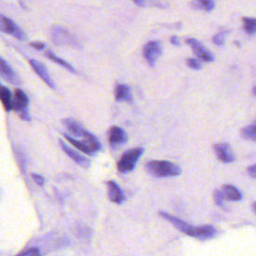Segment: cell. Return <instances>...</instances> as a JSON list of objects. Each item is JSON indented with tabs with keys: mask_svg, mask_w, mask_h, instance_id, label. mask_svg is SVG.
<instances>
[{
	"mask_svg": "<svg viewBox=\"0 0 256 256\" xmlns=\"http://www.w3.org/2000/svg\"><path fill=\"white\" fill-rule=\"evenodd\" d=\"M159 215L166 219L167 221H169L170 223H172L178 230H180L181 232H183L189 236L192 237H196V238L199 239H208L213 237L216 234V229L211 226V225H202V226H192L186 222H184L183 220H181V219L172 216L166 212H159Z\"/></svg>",
	"mask_w": 256,
	"mask_h": 256,
	"instance_id": "cell-1",
	"label": "cell"
},
{
	"mask_svg": "<svg viewBox=\"0 0 256 256\" xmlns=\"http://www.w3.org/2000/svg\"><path fill=\"white\" fill-rule=\"evenodd\" d=\"M145 168L154 177H174L181 173V168L177 164L164 160L148 161L146 163Z\"/></svg>",
	"mask_w": 256,
	"mask_h": 256,
	"instance_id": "cell-2",
	"label": "cell"
},
{
	"mask_svg": "<svg viewBox=\"0 0 256 256\" xmlns=\"http://www.w3.org/2000/svg\"><path fill=\"white\" fill-rule=\"evenodd\" d=\"M143 152L144 149L142 147H136L125 151L117 162L118 171L123 174L131 172L135 168L136 164Z\"/></svg>",
	"mask_w": 256,
	"mask_h": 256,
	"instance_id": "cell-3",
	"label": "cell"
},
{
	"mask_svg": "<svg viewBox=\"0 0 256 256\" xmlns=\"http://www.w3.org/2000/svg\"><path fill=\"white\" fill-rule=\"evenodd\" d=\"M28 103L29 98L24 91L17 88L15 89L13 98V109L19 114L20 118L25 121H30V115L28 113Z\"/></svg>",
	"mask_w": 256,
	"mask_h": 256,
	"instance_id": "cell-4",
	"label": "cell"
},
{
	"mask_svg": "<svg viewBox=\"0 0 256 256\" xmlns=\"http://www.w3.org/2000/svg\"><path fill=\"white\" fill-rule=\"evenodd\" d=\"M162 54V45L159 41H149L143 46V56L147 63L153 67Z\"/></svg>",
	"mask_w": 256,
	"mask_h": 256,
	"instance_id": "cell-5",
	"label": "cell"
},
{
	"mask_svg": "<svg viewBox=\"0 0 256 256\" xmlns=\"http://www.w3.org/2000/svg\"><path fill=\"white\" fill-rule=\"evenodd\" d=\"M51 38L55 45H76L73 36L64 28L59 26H53L51 29Z\"/></svg>",
	"mask_w": 256,
	"mask_h": 256,
	"instance_id": "cell-6",
	"label": "cell"
},
{
	"mask_svg": "<svg viewBox=\"0 0 256 256\" xmlns=\"http://www.w3.org/2000/svg\"><path fill=\"white\" fill-rule=\"evenodd\" d=\"M186 43L191 47L192 51L199 59L205 62H212L214 60L213 54L208 49H206V47L202 43H200L197 39L187 38Z\"/></svg>",
	"mask_w": 256,
	"mask_h": 256,
	"instance_id": "cell-7",
	"label": "cell"
},
{
	"mask_svg": "<svg viewBox=\"0 0 256 256\" xmlns=\"http://www.w3.org/2000/svg\"><path fill=\"white\" fill-rule=\"evenodd\" d=\"M0 19H1V29L3 32L12 35L13 37L17 38L18 40H25L26 39V35L25 33L22 31V29L16 25L10 18L1 15L0 17Z\"/></svg>",
	"mask_w": 256,
	"mask_h": 256,
	"instance_id": "cell-8",
	"label": "cell"
},
{
	"mask_svg": "<svg viewBox=\"0 0 256 256\" xmlns=\"http://www.w3.org/2000/svg\"><path fill=\"white\" fill-rule=\"evenodd\" d=\"M128 140L127 133L119 126H111L108 131V141L111 147L116 148L125 144Z\"/></svg>",
	"mask_w": 256,
	"mask_h": 256,
	"instance_id": "cell-9",
	"label": "cell"
},
{
	"mask_svg": "<svg viewBox=\"0 0 256 256\" xmlns=\"http://www.w3.org/2000/svg\"><path fill=\"white\" fill-rule=\"evenodd\" d=\"M213 150L218 158V160H220L223 163H229L234 161L235 157L234 154L231 150L230 145L228 143H217L214 144Z\"/></svg>",
	"mask_w": 256,
	"mask_h": 256,
	"instance_id": "cell-10",
	"label": "cell"
},
{
	"mask_svg": "<svg viewBox=\"0 0 256 256\" xmlns=\"http://www.w3.org/2000/svg\"><path fill=\"white\" fill-rule=\"evenodd\" d=\"M29 63L33 68V70L36 72V74H37L46 83V85H48L52 89H55V84H54V82L52 81L48 73V70L43 63L35 59H29Z\"/></svg>",
	"mask_w": 256,
	"mask_h": 256,
	"instance_id": "cell-11",
	"label": "cell"
},
{
	"mask_svg": "<svg viewBox=\"0 0 256 256\" xmlns=\"http://www.w3.org/2000/svg\"><path fill=\"white\" fill-rule=\"evenodd\" d=\"M0 71H1V76L7 82L13 85H20L21 80L18 76L17 73L13 70V68L5 61L4 58H1V63H0Z\"/></svg>",
	"mask_w": 256,
	"mask_h": 256,
	"instance_id": "cell-12",
	"label": "cell"
},
{
	"mask_svg": "<svg viewBox=\"0 0 256 256\" xmlns=\"http://www.w3.org/2000/svg\"><path fill=\"white\" fill-rule=\"evenodd\" d=\"M59 144H60V147L62 148V150L65 152V154L70 157L73 161H74L75 163H77L78 165L84 167V168H88L90 166V161L84 157L83 155L77 153L75 150H73L71 147H69V146L64 143L62 140H59Z\"/></svg>",
	"mask_w": 256,
	"mask_h": 256,
	"instance_id": "cell-13",
	"label": "cell"
},
{
	"mask_svg": "<svg viewBox=\"0 0 256 256\" xmlns=\"http://www.w3.org/2000/svg\"><path fill=\"white\" fill-rule=\"evenodd\" d=\"M106 184L108 189V197L110 201L116 204L122 203L125 199V196L119 185L114 181H107Z\"/></svg>",
	"mask_w": 256,
	"mask_h": 256,
	"instance_id": "cell-14",
	"label": "cell"
},
{
	"mask_svg": "<svg viewBox=\"0 0 256 256\" xmlns=\"http://www.w3.org/2000/svg\"><path fill=\"white\" fill-rule=\"evenodd\" d=\"M115 100L117 102L125 101L131 103L133 101V97L129 86L125 84H118L115 87Z\"/></svg>",
	"mask_w": 256,
	"mask_h": 256,
	"instance_id": "cell-15",
	"label": "cell"
},
{
	"mask_svg": "<svg viewBox=\"0 0 256 256\" xmlns=\"http://www.w3.org/2000/svg\"><path fill=\"white\" fill-rule=\"evenodd\" d=\"M63 136H64V138H65L69 143H71V144H72L73 146H74V147H76L78 150H80V151H82V152H84V153H86V154H88V155H93V154H94V151H93L92 149H91L84 141H79V140H77V139H75V138H73L72 136H70V135H68V134H66V133L63 134Z\"/></svg>",
	"mask_w": 256,
	"mask_h": 256,
	"instance_id": "cell-16",
	"label": "cell"
},
{
	"mask_svg": "<svg viewBox=\"0 0 256 256\" xmlns=\"http://www.w3.org/2000/svg\"><path fill=\"white\" fill-rule=\"evenodd\" d=\"M63 124L65 125V127L69 130V132L72 135H75V136H83V132L84 129L79 125L78 122H76L74 119H71V118H66L63 119Z\"/></svg>",
	"mask_w": 256,
	"mask_h": 256,
	"instance_id": "cell-17",
	"label": "cell"
},
{
	"mask_svg": "<svg viewBox=\"0 0 256 256\" xmlns=\"http://www.w3.org/2000/svg\"><path fill=\"white\" fill-rule=\"evenodd\" d=\"M0 96H1V101L5 110L11 111L13 109V99L11 97L10 90L4 85H2L1 88H0Z\"/></svg>",
	"mask_w": 256,
	"mask_h": 256,
	"instance_id": "cell-18",
	"label": "cell"
},
{
	"mask_svg": "<svg viewBox=\"0 0 256 256\" xmlns=\"http://www.w3.org/2000/svg\"><path fill=\"white\" fill-rule=\"evenodd\" d=\"M82 138H83V141H84L94 152H97V151H99V150L101 149V143H100L99 140L96 138V136H94L92 133H90V132L84 130Z\"/></svg>",
	"mask_w": 256,
	"mask_h": 256,
	"instance_id": "cell-19",
	"label": "cell"
},
{
	"mask_svg": "<svg viewBox=\"0 0 256 256\" xmlns=\"http://www.w3.org/2000/svg\"><path fill=\"white\" fill-rule=\"evenodd\" d=\"M45 56H46L48 59H50L51 61L55 62L56 64H58V65H60V66H62V67H64V68L67 69L68 71H70V72H72V73H76V70H75L74 67H73L71 64H69L68 62H66L65 60H63L62 58L56 56L55 54H54L52 51H50V50L45 51Z\"/></svg>",
	"mask_w": 256,
	"mask_h": 256,
	"instance_id": "cell-20",
	"label": "cell"
},
{
	"mask_svg": "<svg viewBox=\"0 0 256 256\" xmlns=\"http://www.w3.org/2000/svg\"><path fill=\"white\" fill-rule=\"evenodd\" d=\"M222 191L224 193V196L226 198H228L229 200H232V201H239L242 199V194L241 192L237 189L236 187L232 186V185H229V184H226L223 186L222 188Z\"/></svg>",
	"mask_w": 256,
	"mask_h": 256,
	"instance_id": "cell-21",
	"label": "cell"
},
{
	"mask_svg": "<svg viewBox=\"0 0 256 256\" xmlns=\"http://www.w3.org/2000/svg\"><path fill=\"white\" fill-rule=\"evenodd\" d=\"M241 136L245 139L256 141V121L244 128L241 130Z\"/></svg>",
	"mask_w": 256,
	"mask_h": 256,
	"instance_id": "cell-22",
	"label": "cell"
},
{
	"mask_svg": "<svg viewBox=\"0 0 256 256\" xmlns=\"http://www.w3.org/2000/svg\"><path fill=\"white\" fill-rule=\"evenodd\" d=\"M191 6L195 9H201L204 11H211L215 7V3L212 0H201V1H194Z\"/></svg>",
	"mask_w": 256,
	"mask_h": 256,
	"instance_id": "cell-23",
	"label": "cell"
},
{
	"mask_svg": "<svg viewBox=\"0 0 256 256\" xmlns=\"http://www.w3.org/2000/svg\"><path fill=\"white\" fill-rule=\"evenodd\" d=\"M243 28L249 34H254L256 32V18L244 17L242 18Z\"/></svg>",
	"mask_w": 256,
	"mask_h": 256,
	"instance_id": "cell-24",
	"label": "cell"
},
{
	"mask_svg": "<svg viewBox=\"0 0 256 256\" xmlns=\"http://www.w3.org/2000/svg\"><path fill=\"white\" fill-rule=\"evenodd\" d=\"M224 193L223 191L216 189L214 191V201L218 206H223V200H224Z\"/></svg>",
	"mask_w": 256,
	"mask_h": 256,
	"instance_id": "cell-25",
	"label": "cell"
},
{
	"mask_svg": "<svg viewBox=\"0 0 256 256\" xmlns=\"http://www.w3.org/2000/svg\"><path fill=\"white\" fill-rule=\"evenodd\" d=\"M186 64H187V66L189 68H191L193 70H199V69L202 68L201 62L198 59H196V58H188L186 60Z\"/></svg>",
	"mask_w": 256,
	"mask_h": 256,
	"instance_id": "cell-26",
	"label": "cell"
},
{
	"mask_svg": "<svg viewBox=\"0 0 256 256\" xmlns=\"http://www.w3.org/2000/svg\"><path fill=\"white\" fill-rule=\"evenodd\" d=\"M224 37H225V33L224 32H219L213 36L212 41L214 44H216L218 46H222L224 44Z\"/></svg>",
	"mask_w": 256,
	"mask_h": 256,
	"instance_id": "cell-27",
	"label": "cell"
},
{
	"mask_svg": "<svg viewBox=\"0 0 256 256\" xmlns=\"http://www.w3.org/2000/svg\"><path fill=\"white\" fill-rule=\"evenodd\" d=\"M31 177H32L33 181L35 182L36 184H38V185H40V186H43V185H44V183H45V178H44L42 175L37 174V173H32V174H31Z\"/></svg>",
	"mask_w": 256,
	"mask_h": 256,
	"instance_id": "cell-28",
	"label": "cell"
},
{
	"mask_svg": "<svg viewBox=\"0 0 256 256\" xmlns=\"http://www.w3.org/2000/svg\"><path fill=\"white\" fill-rule=\"evenodd\" d=\"M18 256H40V252L37 248H31V249H28L27 251L19 254Z\"/></svg>",
	"mask_w": 256,
	"mask_h": 256,
	"instance_id": "cell-29",
	"label": "cell"
},
{
	"mask_svg": "<svg viewBox=\"0 0 256 256\" xmlns=\"http://www.w3.org/2000/svg\"><path fill=\"white\" fill-rule=\"evenodd\" d=\"M29 45L36 50H42L45 47V44L42 42H31Z\"/></svg>",
	"mask_w": 256,
	"mask_h": 256,
	"instance_id": "cell-30",
	"label": "cell"
},
{
	"mask_svg": "<svg viewBox=\"0 0 256 256\" xmlns=\"http://www.w3.org/2000/svg\"><path fill=\"white\" fill-rule=\"evenodd\" d=\"M247 172L248 174L253 177V178H256V164H254V165H251L248 167L247 169Z\"/></svg>",
	"mask_w": 256,
	"mask_h": 256,
	"instance_id": "cell-31",
	"label": "cell"
},
{
	"mask_svg": "<svg viewBox=\"0 0 256 256\" xmlns=\"http://www.w3.org/2000/svg\"><path fill=\"white\" fill-rule=\"evenodd\" d=\"M170 42H171V44H173V45H180V41H179V38L177 37V36H175V35H173V36H171V37H170Z\"/></svg>",
	"mask_w": 256,
	"mask_h": 256,
	"instance_id": "cell-32",
	"label": "cell"
},
{
	"mask_svg": "<svg viewBox=\"0 0 256 256\" xmlns=\"http://www.w3.org/2000/svg\"><path fill=\"white\" fill-rule=\"evenodd\" d=\"M134 4H136V5H138V6H141V7H143L144 5H145V2L144 1H141V0H134Z\"/></svg>",
	"mask_w": 256,
	"mask_h": 256,
	"instance_id": "cell-33",
	"label": "cell"
},
{
	"mask_svg": "<svg viewBox=\"0 0 256 256\" xmlns=\"http://www.w3.org/2000/svg\"><path fill=\"white\" fill-rule=\"evenodd\" d=\"M252 93H253L254 96H256V85L252 88Z\"/></svg>",
	"mask_w": 256,
	"mask_h": 256,
	"instance_id": "cell-34",
	"label": "cell"
},
{
	"mask_svg": "<svg viewBox=\"0 0 256 256\" xmlns=\"http://www.w3.org/2000/svg\"><path fill=\"white\" fill-rule=\"evenodd\" d=\"M253 210H254V212H255V214H256V202L253 203Z\"/></svg>",
	"mask_w": 256,
	"mask_h": 256,
	"instance_id": "cell-35",
	"label": "cell"
}]
</instances>
